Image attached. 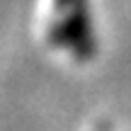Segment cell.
Wrapping results in <instances>:
<instances>
[{
  "label": "cell",
  "mask_w": 131,
  "mask_h": 131,
  "mask_svg": "<svg viewBox=\"0 0 131 131\" xmlns=\"http://www.w3.org/2000/svg\"><path fill=\"white\" fill-rule=\"evenodd\" d=\"M32 34L39 49L61 66H85L95 56L88 0H34Z\"/></svg>",
  "instance_id": "6da1fadb"
}]
</instances>
